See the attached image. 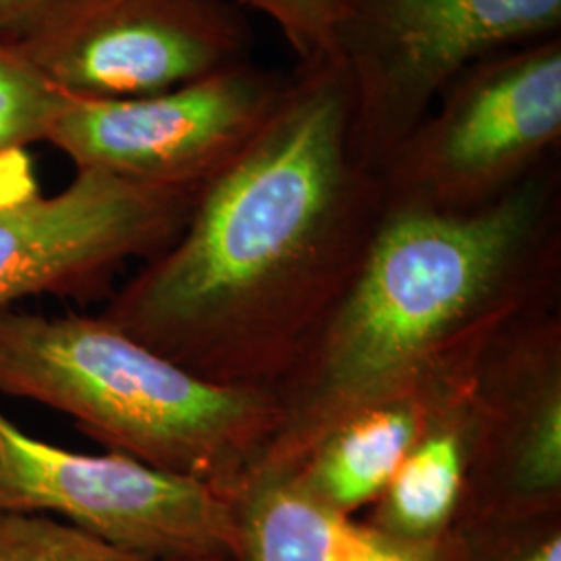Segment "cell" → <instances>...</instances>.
I'll list each match as a JSON object with an SVG mask.
<instances>
[{
    "mask_svg": "<svg viewBox=\"0 0 561 561\" xmlns=\"http://www.w3.org/2000/svg\"><path fill=\"white\" fill-rule=\"evenodd\" d=\"M382 213L379 178L352 150L340 62H300L261 134L101 317L201 379L273 389L340 300Z\"/></svg>",
    "mask_w": 561,
    "mask_h": 561,
    "instance_id": "6da1fadb",
    "label": "cell"
},
{
    "mask_svg": "<svg viewBox=\"0 0 561 561\" xmlns=\"http://www.w3.org/2000/svg\"><path fill=\"white\" fill-rule=\"evenodd\" d=\"M558 157L474 210L385 206L340 300L271 389L279 428L248 474L287 472L362 403L479 360L503 327L560 301Z\"/></svg>",
    "mask_w": 561,
    "mask_h": 561,
    "instance_id": "7a4b0ae2",
    "label": "cell"
},
{
    "mask_svg": "<svg viewBox=\"0 0 561 561\" xmlns=\"http://www.w3.org/2000/svg\"><path fill=\"white\" fill-rule=\"evenodd\" d=\"M0 396L62 412L94 442L227 500L277 433L271 389L196 377L101 314L0 310Z\"/></svg>",
    "mask_w": 561,
    "mask_h": 561,
    "instance_id": "3957f363",
    "label": "cell"
},
{
    "mask_svg": "<svg viewBox=\"0 0 561 561\" xmlns=\"http://www.w3.org/2000/svg\"><path fill=\"white\" fill-rule=\"evenodd\" d=\"M561 36V0H335L354 157L377 178L470 65Z\"/></svg>",
    "mask_w": 561,
    "mask_h": 561,
    "instance_id": "277c9868",
    "label": "cell"
},
{
    "mask_svg": "<svg viewBox=\"0 0 561 561\" xmlns=\"http://www.w3.org/2000/svg\"><path fill=\"white\" fill-rule=\"evenodd\" d=\"M561 36L461 71L379 173L385 206L474 210L560 154Z\"/></svg>",
    "mask_w": 561,
    "mask_h": 561,
    "instance_id": "5b68a950",
    "label": "cell"
},
{
    "mask_svg": "<svg viewBox=\"0 0 561 561\" xmlns=\"http://www.w3.org/2000/svg\"><path fill=\"white\" fill-rule=\"evenodd\" d=\"M0 512L44 514L152 561L236 553L233 507L213 486L117 451L41 442L2 410Z\"/></svg>",
    "mask_w": 561,
    "mask_h": 561,
    "instance_id": "8992f818",
    "label": "cell"
},
{
    "mask_svg": "<svg viewBox=\"0 0 561 561\" xmlns=\"http://www.w3.org/2000/svg\"><path fill=\"white\" fill-rule=\"evenodd\" d=\"M0 42L62 96L119 101L245 62L250 30L227 0H57Z\"/></svg>",
    "mask_w": 561,
    "mask_h": 561,
    "instance_id": "52a82bcc",
    "label": "cell"
},
{
    "mask_svg": "<svg viewBox=\"0 0 561 561\" xmlns=\"http://www.w3.org/2000/svg\"><path fill=\"white\" fill-rule=\"evenodd\" d=\"M291 73L250 60L180 88L119 101L65 96L44 141L76 171L167 187H204L275 115Z\"/></svg>",
    "mask_w": 561,
    "mask_h": 561,
    "instance_id": "ba28073f",
    "label": "cell"
},
{
    "mask_svg": "<svg viewBox=\"0 0 561 561\" xmlns=\"http://www.w3.org/2000/svg\"><path fill=\"white\" fill-rule=\"evenodd\" d=\"M201 190L76 171L42 194L25 171L0 192V310L32 296H101L127 262L175 241Z\"/></svg>",
    "mask_w": 561,
    "mask_h": 561,
    "instance_id": "9c48e42d",
    "label": "cell"
},
{
    "mask_svg": "<svg viewBox=\"0 0 561 561\" xmlns=\"http://www.w3.org/2000/svg\"><path fill=\"white\" fill-rule=\"evenodd\" d=\"M561 510L560 301L503 327L474 379V454L456 524Z\"/></svg>",
    "mask_w": 561,
    "mask_h": 561,
    "instance_id": "30bf717a",
    "label": "cell"
},
{
    "mask_svg": "<svg viewBox=\"0 0 561 561\" xmlns=\"http://www.w3.org/2000/svg\"><path fill=\"white\" fill-rule=\"evenodd\" d=\"M481 358L362 403L329 426L283 474L306 495L341 514L354 516L362 507H370L421 439L437 408L474 379Z\"/></svg>",
    "mask_w": 561,
    "mask_h": 561,
    "instance_id": "8fae6325",
    "label": "cell"
},
{
    "mask_svg": "<svg viewBox=\"0 0 561 561\" xmlns=\"http://www.w3.org/2000/svg\"><path fill=\"white\" fill-rule=\"evenodd\" d=\"M236 561H456L442 542L396 539L312 500L285 474L252 472L231 495Z\"/></svg>",
    "mask_w": 561,
    "mask_h": 561,
    "instance_id": "7c38bea8",
    "label": "cell"
},
{
    "mask_svg": "<svg viewBox=\"0 0 561 561\" xmlns=\"http://www.w3.org/2000/svg\"><path fill=\"white\" fill-rule=\"evenodd\" d=\"M474 379L437 408L381 497L368 507V524L401 541L449 539L474 454Z\"/></svg>",
    "mask_w": 561,
    "mask_h": 561,
    "instance_id": "4fadbf2b",
    "label": "cell"
},
{
    "mask_svg": "<svg viewBox=\"0 0 561 561\" xmlns=\"http://www.w3.org/2000/svg\"><path fill=\"white\" fill-rule=\"evenodd\" d=\"M451 542L456 561H561V510L461 520Z\"/></svg>",
    "mask_w": 561,
    "mask_h": 561,
    "instance_id": "5bb4252c",
    "label": "cell"
},
{
    "mask_svg": "<svg viewBox=\"0 0 561 561\" xmlns=\"http://www.w3.org/2000/svg\"><path fill=\"white\" fill-rule=\"evenodd\" d=\"M0 561H152L44 514L0 512Z\"/></svg>",
    "mask_w": 561,
    "mask_h": 561,
    "instance_id": "9a60e30c",
    "label": "cell"
},
{
    "mask_svg": "<svg viewBox=\"0 0 561 561\" xmlns=\"http://www.w3.org/2000/svg\"><path fill=\"white\" fill-rule=\"evenodd\" d=\"M62 99L0 42V162L44 141Z\"/></svg>",
    "mask_w": 561,
    "mask_h": 561,
    "instance_id": "2e32d148",
    "label": "cell"
},
{
    "mask_svg": "<svg viewBox=\"0 0 561 561\" xmlns=\"http://www.w3.org/2000/svg\"><path fill=\"white\" fill-rule=\"evenodd\" d=\"M275 21L300 62L329 59L335 0H236Z\"/></svg>",
    "mask_w": 561,
    "mask_h": 561,
    "instance_id": "e0dca14e",
    "label": "cell"
},
{
    "mask_svg": "<svg viewBox=\"0 0 561 561\" xmlns=\"http://www.w3.org/2000/svg\"><path fill=\"white\" fill-rule=\"evenodd\" d=\"M57 0H0V41L15 34Z\"/></svg>",
    "mask_w": 561,
    "mask_h": 561,
    "instance_id": "ac0fdd59",
    "label": "cell"
},
{
    "mask_svg": "<svg viewBox=\"0 0 561 561\" xmlns=\"http://www.w3.org/2000/svg\"><path fill=\"white\" fill-rule=\"evenodd\" d=\"M181 561H236L229 556H208V558H196V560H181Z\"/></svg>",
    "mask_w": 561,
    "mask_h": 561,
    "instance_id": "d6986e66",
    "label": "cell"
}]
</instances>
